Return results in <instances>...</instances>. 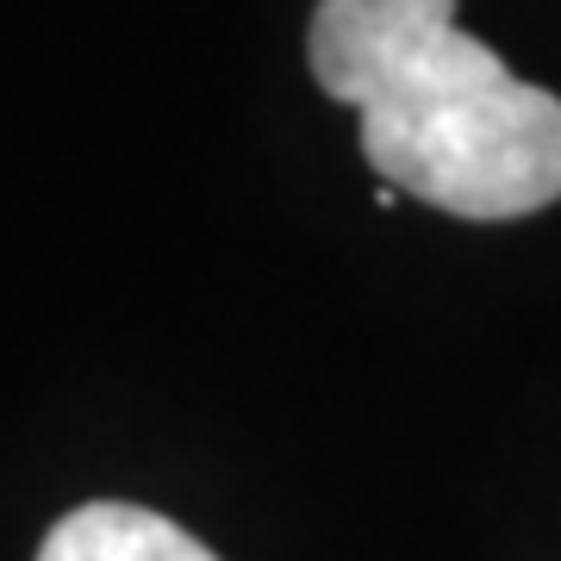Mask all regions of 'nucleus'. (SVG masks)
<instances>
[{"label":"nucleus","mask_w":561,"mask_h":561,"mask_svg":"<svg viewBox=\"0 0 561 561\" xmlns=\"http://www.w3.org/2000/svg\"><path fill=\"white\" fill-rule=\"evenodd\" d=\"M38 561H219V556L150 505L94 500L50 524Z\"/></svg>","instance_id":"obj_2"},{"label":"nucleus","mask_w":561,"mask_h":561,"mask_svg":"<svg viewBox=\"0 0 561 561\" xmlns=\"http://www.w3.org/2000/svg\"><path fill=\"white\" fill-rule=\"evenodd\" d=\"M306 57L387 187L486 225L561 201V101L461 32L456 0H319Z\"/></svg>","instance_id":"obj_1"}]
</instances>
